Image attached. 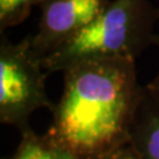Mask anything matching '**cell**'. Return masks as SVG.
<instances>
[{
  "label": "cell",
  "instance_id": "1",
  "mask_svg": "<svg viewBox=\"0 0 159 159\" xmlns=\"http://www.w3.org/2000/svg\"><path fill=\"white\" fill-rule=\"evenodd\" d=\"M63 92L45 134L79 159L129 144L143 98L136 60L124 57L84 59L63 70Z\"/></svg>",
  "mask_w": 159,
  "mask_h": 159
},
{
  "label": "cell",
  "instance_id": "2",
  "mask_svg": "<svg viewBox=\"0 0 159 159\" xmlns=\"http://www.w3.org/2000/svg\"><path fill=\"white\" fill-rule=\"evenodd\" d=\"M159 7L151 0H110L89 26L43 59L47 74L63 72L84 59L124 57L134 59L157 43Z\"/></svg>",
  "mask_w": 159,
  "mask_h": 159
},
{
  "label": "cell",
  "instance_id": "3",
  "mask_svg": "<svg viewBox=\"0 0 159 159\" xmlns=\"http://www.w3.org/2000/svg\"><path fill=\"white\" fill-rule=\"evenodd\" d=\"M43 60L31 47L30 35L12 43L0 41V123L20 133L30 130V117L40 108L52 111L54 104L46 91Z\"/></svg>",
  "mask_w": 159,
  "mask_h": 159
},
{
  "label": "cell",
  "instance_id": "4",
  "mask_svg": "<svg viewBox=\"0 0 159 159\" xmlns=\"http://www.w3.org/2000/svg\"><path fill=\"white\" fill-rule=\"evenodd\" d=\"M110 0H46L40 5L37 32L30 35L31 47L43 60L57 47L84 30Z\"/></svg>",
  "mask_w": 159,
  "mask_h": 159
},
{
  "label": "cell",
  "instance_id": "5",
  "mask_svg": "<svg viewBox=\"0 0 159 159\" xmlns=\"http://www.w3.org/2000/svg\"><path fill=\"white\" fill-rule=\"evenodd\" d=\"M138 159H159V100L144 86L129 137Z\"/></svg>",
  "mask_w": 159,
  "mask_h": 159
},
{
  "label": "cell",
  "instance_id": "6",
  "mask_svg": "<svg viewBox=\"0 0 159 159\" xmlns=\"http://www.w3.org/2000/svg\"><path fill=\"white\" fill-rule=\"evenodd\" d=\"M11 159H79L58 146L46 134H37L32 129L25 131Z\"/></svg>",
  "mask_w": 159,
  "mask_h": 159
},
{
  "label": "cell",
  "instance_id": "7",
  "mask_svg": "<svg viewBox=\"0 0 159 159\" xmlns=\"http://www.w3.org/2000/svg\"><path fill=\"white\" fill-rule=\"evenodd\" d=\"M46 0H0V33L23 24L29 18L34 6H40Z\"/></svg>",
  "mask_w": 159,
  "mask_h": 159
},
{
  "label": "cell",
  "instance_id": "8",
  "mask_svg": "<svg viewBox=\"0 0 159 159\" xmlns=\"http://www.w3.org/2000/svg\"><path fill=\"white\" fill-rule=\"evenodd\" d=\"M89 159H138V157L136 156L132 148L127 144L123 148H119L117 150L99 154V156H96V157H92Z\"/></svg>",
  "mask_w": 159,
  "mask_h": 159
},
{
  "label": "cell",
  "instance_id": "9",
  "mask_svg": "<svg viewBox=\"0 0 159 159\" xmlns=\"http://www.w3.org/2000/svg\"><path fill=\"white\" fill-rule=\"evenodd\" d=\"M156 45L159 47V32H158V37H157V43H156ZM145 87L148 89V91L150 92L151 94H153V96L159 100V70H158V72H157V74L154 75L153 79L151 80Z\"/></svg>",
  "mask_w": 159,
  "mask_h": 159
}]
</instances>
